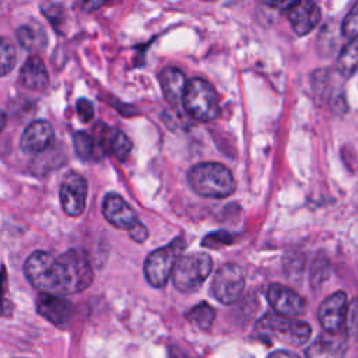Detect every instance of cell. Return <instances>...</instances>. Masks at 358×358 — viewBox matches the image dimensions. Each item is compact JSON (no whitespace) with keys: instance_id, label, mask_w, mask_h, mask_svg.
<instances>
[{"instance_id":"9a60e30c","label":"cell","mask_w":358,"mask_h":358,"mask_svg":"<svg viewBox=\"0 0 358 358\" xmlns=\"http://www.w3.org/2000/svg\"><path fill=\"white\" fill-rule=\"evenodd\" d=\"M55 131L49 122L46 120H34L31 122L20 140L21 150L28 154H36L45 151L53 141Z\"/></svg>"},{"instance_id":"3957f363","label":"cell","mask_w":358,"mask_h":358,"mask_svg":"<svg viewBox=\"0 0 358 358\" xmlns=\"http://www.w3.org/2000/svg\"><path fill=\"white\" fill-rule=\"evenodd\" d=\"M256 331L264 340L280 341L292 347L305 344L310 337V326L302 320L289 319L277 313L264 315L256 324Z\"/></svg>"},{"instance_id":"83f0119b","label":"cell","mask_w":358,"mask_h":358,"mask_svg":"<svg viewBox=\"0 0 358 358\" xmlns=\"http://www.w3.org/2000/svg\"><path fill=\"white\" fill-rule=\"evenodd\" d=\"M129 234H130V238L138 243L144 242L148 238V229L145 228V225L141 221H138V224L133 229H130Z\"/></svg>"},{"instance_id":"ba28073f","label":"cell","mask_w":358,"mask_h":358,"mask_svg":"<svg viewBox=\"0 0 358 358\" xmlns=\"http://www.w3.org/2000/svg\"><path fill=\"white\" fill-rule=\"evenodd\" d=\"M88 182L77 172H69L60 185V204L66 215L78 217L83 214L87 203Z\"/></svg>"},{"instance_id":"44dd1931","label":"cell","mask_w":358,"mask_h":358,"mask_svg":"<svg viewBox=\"0 0 358 358\" xmlns=\"http://www.w3.org/2000/svg\"><path fill=\"white\" fill-rule=\"evenodd\" d=\"M17 38L28 50H35L43 46V34L36 25H22L17 31Z\"/></svg>"},{"instance_id":"f546056e","label":"cell","mask_w":358,"mask_h":358,"mask_svg":"<svg viewBox=\"0 0 358 358\" xmlns=\"http://www.w3.org/2000/svg\"><path fill=\"white\" fill-rule=\"evenodd\" d=\"M6 122H7V116L4 113V110L0 109V131L3 130V127L6 126Z\"/></svg>"},{"instance_id":"7a4b0ae2","label":"cell","mask_w":358,"mask_h":358,"mask_svg":"<svg viewBox=\"0 0 358 358\" xmlns=\"http://www.w3.org/2000/svg\"><path fill=\"white\" fill-rule=\"evenodd\" d=\"M187 183L200 196L224 199L234 193L235 179L229 168L220 162H199L187 172Z\"/></svg>"},{"instance_id":"d6986e66","label":"cell","mask_w":358,"mask_h":358,"mask_svg":"<svg viewBox=\"0 0 358 358\" xmlns=\"http://www.w3.org/2000/svg\"><path fill=\"white\" fill-rule=\"evenodd\" d=\"M358 67V38L351 39L337 57V70L343 76H351Z\"/></svg>"},{"instance_id":"8992f818","label":"cell","mask_w":358,"mask_h":358,"mask_svg":"<svg viewBox=\"0 0 358 358\" xmlns=\"http://www.w3.org/2000/svg\"><path fill=\"white\" fill-rule=\"evenodd\" d=\"M185 249L183 238H176L164 248L151 252L144 262V275L150 285L162 288L172 275L176 260Z\"/></svg>"},{"instance_id":"2e32d148","label":"cell","mask_w":358,"mask_h":358,"mask_svg":"<svg viewBox=\"0 0 358 358\" xmlns=\"http://www.w3.org/2000/svg\"><path fill=\"white\" fill-rule=\"evenodd\" d=\"M21 84L32 91H45L49 85V73L38 55L29 56L20 71Z\"/></svg>"},{"instance_id":"5bb4252c","label":"cell","mask_w":358,"mask_h":358,"mask_svg":"<svg viewBox=\"0 0 358 358\" xmlns=\"http://www.w3.org/2000/svg\"><path fill=\"white\" fill-rule=\"evenodd\" d=\"M36 310L57 327H64L71 317V303L64 296L41 292L36 299Z\"/></svg>"},{"instance_id":"603a6c76","label":"cell","mask_w":358,"mask_h":358,"mask_svg":"<svg viewBox=\"0 0 358 358\" xmlns=\"http://www.w3.org/2000/svg\"><path fill=\"white\" fill-rule=\"evenodd\" d=\"M17 63V52L13 42L0 36V76L8 74Z\"/></svg>"},{"instance_id":"30bf717a","label":"cell","mask_w":358,"mask_h":358,"mask_svg":"<svg viewBox=\"0 0 358 358\" xmlns=\"http://www.w3.org/2000/svg\"><path fill=\"white\" fill-rule=\"evenodd\" d=\"M347 294L344 291H336L323 299L317 309V319L324 331L344 330V320L347 312Z\"/></svg>"},{"instance_id":"8fae6325","label":"cell","mask_w":358,"mask_h":358,"mask_svg":"<svg viewBox=\"0 0 358 358\" xmlns=\"http://www.w3.org/2000/svg\"><path fill=\"white\" fill-rule=\"evenodd\" d=\"M103 217L119 229L130 231L138 224V217L131 206L117 193H108L102 203Z\"/></svg>"},{"instance_id":"5b68a950","label":"cell","mask_w":358,"mask_h":358,"mask_svg":"<svg viewBox=\"0 0 358 358\" xmlns=\"http://www.w3.org/2000/svg\"><path fill=\"white\" fill-rule=\"evenodd\" d=\"M213 270V259L204 252L180 256L173 267V285L182 292L196 291L203 285Z\"/></svg>"},{"instance_id":"ac0fdd59","label":"cell","mask_w":358,"mask_h":358,"mask_svg":"<svg viewBox=\"0 0 358 358\" xmlns=\"http://www.w3.org/2000/svg\"><path fill=\"white\" fill-rule=\"evenodd\" d=\"M102 134L99 137V141L102 144V147L105 148V151H108L109 154H112L115 158H117L119 161L126 159V157L130 154L133 144L131 140L120 130L116 129H110L106 126H102Z\"/></svg>"},{"instance_id":"cb8c5ba5","label":"cell","mask_w":358,"mask_h":358,"mask_svg":"<svg viewBox=\"0 0 358 358\" xmlns=\"http://www.w3.org/2000/svg\"><path fill=\"white\" fill-rule=\"evenodd\" d=\"M344 331L348 338H354V340L358 338V298H354L347 305Z\"/></svg>"},{"instance_id":"4316f807","label":"cell","mask_w":358,"mask_h":358,"mask_svg":"<svg viewBox=\"0 0 358 358\" xmlns=\"http://www.w3.org/2000/svg\"><path fill=\"white\" fill-rule=\"evenodd\" d=\"M77 115L83 123H90L94 119V105L85 98L78 99L77 101Z\"/></svg>"},{"instance_id":"ffe728a7","label":"cell","mask_w":358,"mask_h":358,"mask_svg":"<svg viewBox=\"0 0 358 358\" xmlns=\"http://www.w3.org/2000/svg\"><path fill=\"white\" fill-rule=\"evenodd\" d=\"M186 319L193 326L201 330H207L211 327L213 322L215 320V310L207 302H200L186 313Z\"/></svg>"},{"instance_id":"6da1fadb","label":"cell","mask_w":358,"mask_h":358,"mask_svg":"<svg viewBox=\"0 0 358 358\" xmlns=\"http://www.w3.org/2000/svg\"><path fill=\"white\" fill-rule=\"evenodd\" d=\"M24 274L41 292L57 296L81 292L94 280L90 257L78 248L59 256L43 250L34 252L25 260Z\"/></svg>"},{"instance_id":"484cf974","label":"cell","mask_w":358,"mask_h":358,"mask_svg":"<svg viewBox=\"0 0 358 358\" xmlns=\"http://www.w3.org/2000/svg\"><path fill=\"white\" fill-rule=\"evenodd\" d=\"M329 275V262L324 257H317L312 266V273H310V278L313 285L316 284H322Z\"/></svg>"},{"instance_id":"4fadbf2b","label":"cell","mask_w":358,"mask_h":358,"mask_svg":"<svg viewBox=\"0 0 358 358\" xmlns=\"http://www.w3.org/2000/svg\"><path fill=\"white\" fill-rule=\"evenodd\" d=\"M320 8L315 1H294L287 8V17L292 31L303 36L320 21Z\"/></svg>"},{"instance_id":"9c48e42d","label":"cell","mask_w":358,"mask_h":358,"mask_svg":"<svg viewBox=\"0 0 358 358\" xmlns=\"http://www.w3.org/2000/svg\"><path fill=\"white\" fill-rule=\"evenodd\" d=\"M267 301L274 313L294 319L302 315L306 309L305 299L292 288L274 282L267 289Z\"/></svg>"},{"instance_id":"7c38bea8","label":"cell","mask_w":358,"mask_h":358,"mask_svg":"<svg viewBox=\"0 0 358 358\" xmlns=\"http://www.w3.org/2000/svg\"><path fill=\"white\" fill-rule=\"evenodd\" d=\"M348 347L344 330L323 331L305 351L306 358H343Z\"/></svg>"},{"instance_id":"e0dca14e","label":"cell","mask_w":358,"mask_h":358,"mask_svg":"<svg viewBox=\"0 0 358 358\" xmlns=\"http://www.w3.org/2000/svg\"><path fill=\"white\" fill-rule=\"evenodd\" d=\"M159 84L165 99L171 105H179L182 102L187 80L178 67H165L159 73Z\"/></svg>"},{"instance_id":"d4e9b609","label":"cell","mask_w":358,"mask_h":358,"mask_svg":"<svg viewBox=\"0 0 358 358\" xmlns=\"http://www.w3.org/2000/svg\"><path fill=\"white\" fill-rule=\"evenodd\" d=\"M341 31L344 36L350 39L358 38V1L351 7L348 14L344 17L341 24Z\"/></svg>"},{"instance_id":"277c9868","label":"cell","mask_w":358,"mask_h":358,"mask_svg":"<svg viewBox=\"0 0 358 358\" xmlns=\"http://www.w3.org/2000/svg\"><path fill=\"white\" fill-rule=\"evenodd\" d=\"M182 102L187 115L194 120L210 122L220 115L218 95L214 87L203 78L187 81Z\"/></svg>"},{"instance_id":"f1b7e54d","label":"cell","mask_w":358,"mask_h":358,"mask_svg":"<svg viewBox=\"0 0 358 358\" xmlns=\"http://www.w3.org/2000/svg\"><path fill=\"white\" fill-rule=\"evenodd\" d=\"M268 358H299L296 354L291 352V351H285V350H278L274 351L268 355Z\"/></svg>"},{"instance_id":"7402d4cb","label":"cell","mask_w":358,"mask_h":358,"mask_svg":"<svg viewBox=\"0 0 358 358\" xmlns=\"http://www.w3.org/2000/svg\"><path fill=\"white\" fill-rule=\"evenodd\" d=\"M73 141H74V150L81 159L90 161L95 157L98 143L91 134L85 131H77L73 137Z\"/></svg>"},{"instance_id":"52a82bcc","label":"cell","mask_w":358,"mask_h":358,"mask_svg":"<svg viewBox=\"0 0 358 358\" xmlns=\"http://www.w3.org/2000/svg\"><path fill=\"white\" fill-rule=\"evenodd\" d=\"M245 289V271L236 263L222 264L211 282V292L224 305L236 302Z\"/></svg>"}]
</instances>
